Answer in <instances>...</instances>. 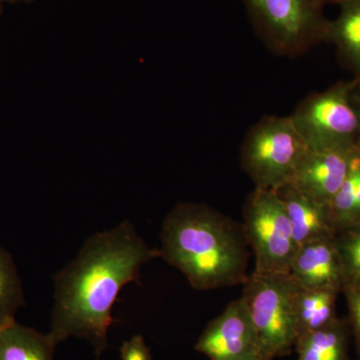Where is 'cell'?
Listing matches in <instances>:
<instances>
[{
  "label": "cell",
  "instance_id": "cell-9",
  "mask_svg": "<svg viewBox=\"0 0 360 360\" xmlns=\"http://www.w3.org/2000/svg\"><path fill=\"white\" fill-rule=\"evenodd\" d=\"M356 148L309 149L290 184L315 200L330 203L347 179Z\"/></svg>",
  "mask_w": 360,
  "mask_h": 360
},
{
  "label": "cell",
  "instance_id": "cell-7",
  "mask_svg": "<svg viewBox=\"0 0 360 360\" xmlns=\"http://www.w3.org/2000/svg\"><path fill=\"white\" fill-rule=\"evenodd\" d=\"M309 149L356 148L359 112L347 90L335 89L304 99L290 116Z\"/></svg>",
  "mask_w": 360,
  "mask_h": 360
},
{
  "label": "cell",
  "instance_id": "cell-12",
  "mask_svg": "<svg viewBox=\"0 0 360 360\" xmlns=\"http://www.w3.org/2000/svg\"><path fill=\"white\" fill-rule=\"evenodd\" d=\"M352 335L348 319L338 317L328 326L296 340L297 360H352L349 357Z\"/></svg>",
  "mask_w": 360,
  "mask_h": 360
},
{
  "label": "cell",
  "instance_id": "cell-11",
  "mask_svg": "<svg viewBox=\"0 0 360 360\" xmlns=\"http://www.w3.org/2000/svg\"><path fill=\"white\" fill-rule=\"evenodd\" d=\"M288 213L296 245L335 238V225L328 203L315 200L292 184L277 189Z\"/></svg>",
  "mask_w": 360,
  "mask_h": 360
},
{
  "label": "cell",
  "instance_id": "cell-24",
  "mask_svg": "<svg viewBox=\"0 0 360 360\" xmlns=\"http://www.w3.org/2000/svg\"></svg>",
  "mask_w": 360,
  "mask_h": 360
},
{
  "label": "cell",
  "instance_id": "cell-14",
  "mask_svg": "<svg viewBox=\"0 0 360 360\" xmlns=\"http://www.w3.org/2000/svg\"><path fill=\"white\" fill-rule=\"evenodd\" d=\"M340 295L335 291L298 286L295 298L297 338L324 328L338 319L336 302Z\"/></svg>",
  "mask_w": 360,
  "mask_h": 360
},
{
  "label": "cell",
  "instance_id": "cell-22",
  "mask_svg": "<svg viewBox=\"0 0 360 360\" xmlns=\"http://www.w3.org/2000/svg\"><path fill=\"white\" fill-rule=\"evenodd\" d=\"M315 1L319 2V4H323V2H328V1H338L340 2V4H342V2H345V0H315Z\"/></svg>",
  "mask_w": 360,
  "mask_h": 360
},
{
  "label": "cell",
  "instance_id": "cell-5",
  "mask_svg": "<svg viewBox=\"0 0 360 360\" xmlns=\"http://www.w3.org/2000/svg\"><path fill=\"white\" fill-rule=\"evenodd\" d=\"M241 224L255 255L253 271L290 274L297 245L288 213L277 191L255 187L243 206Z\"/></svg>",
  "mask_w": 360,
  "mask_h": 360
},
{
  "label": "cell",
  "instance_id": "cell-19",
  "mask_svg": "<svg viewBox=\"0 0 360 360\" xmlns=\"http://www.w3.org/2000/svg\"><path fill=\"white\" fill-rule=\"evenodd\" d=\"M348 307V322L354 335L357 354L360 360V284L347 285L342 290Z\"/></svg>",
  "mask_w": 360,
  "mask_h": 360
},
{
  "label": "cell",
  "instance_id": "cell-8",
  "mask_svg": "<svg viewBox=\"0 0 360 360\" xmlns=\"http://www.w3.org/2000/svg\"><path fill=\"white\" fill-rule=\"evenodd\" d=\"M195 349L210 360H258L262 357L257 329L241 296L206 326Z\"/></svg>",
  "mask_w": 360,
  "mask_h": 360
},
{
  "label": "cell",
  "instance_id": "cell-6",
  "mask_svg": "<svg viewBox=\"0 0 360 360\" xmlns=\"http://www.w3.org/2000/svg\"><path fill=\"white\" fill-rule=\"evenodd\" d=\"M253 22L272 46L296 53L324 37L328 22L315 0H243Z\"/></svg>",
  "mask_w": 360,
  "mask_h": 360
},
{
  "label": "cell",
  "instance_id": "cell-18",
  "mask_svg": "<svg viewBox=\"0 0 360 360\" xmlns=\"http://www.w3.org/2000/svg\"><path fill=\"white\" fill-rule=\"evenodd\" d=\"M335 241L345 271V286L359 285L360 224L338 229Z\"/></svg>",
  "mask_w": 360,
  "mask_h": 360
},
{
  "label": "cell",
  "instance_id": "cell-23",
  "mask_svg": "<svg viewBox=\"0 0 360 360\" xmlns=\"http://www.w3.org/2000/svg\"><path fill=\"white\" fill-rule=\"evenodd\" d=\"M258 360H274V359H269V357L262 356V357H260V359H258Z\"/></svg>",
  "mask_w": 360,
  "mask_h": 360
},
{
  "label": "cell",
  "instance_id": "cell-10",
  "mask_svg": "<svg viewBox=\"0 0 360 360\" xmlns=\"http://www.w3.org/2000/svg\"><path fill=\"white\" fill-rule=\"evenodd\" d=\"M290 274L300 288L342 293L345 271L335 238L317 239L298 246Z\"/></svg>",
  "mask_w": 360,
  "mask_h": 360
},
{
  "label": "cell",
  "instance_id": "cell-20",
  "mask_svg": "<svg viewBox=\"0 0 360 360\" xmlns=\"http://www.w3.org/2000/svg\"><path fill=\"white\" fill-rule=\"evenodd\" d=\"M122 360H153L150 349L141 335H134L120 347Z\"/></svg>",
  "mask_w": 360,
  "mask_h": 360
},
{
  "label": "cell",
  "instance_id": "cell-2",
  "mask_svg": "<svg viewBox=\"0 0 360 360\" xmlns=\"http://www.w3.org/2000/svg\"><path fill=\"white\" fill-rule=\"evenodd\" d=\"M248 246L243 224L210 206L186 202L163 220L158 251L194 290H212L245 283Z\"/></svg>",
  "mask_w": 360,
  "mask_h": 360
},
{
  "label": "cell",
  "instance_id": "cell-15",
  "mask_svg": "<svg viewBox=\"0 0 360 360\" xmlns=\"http://www.w3.org/2000/svg\"><path fill=\"white\" fill-rule=\"evenodd\" d=\"M340 18L328 23L324 37L333 39L343 53L360 65V0L342 2Z\"/></svg>",
  "mask_w": 360,
  "mask_h": 360
},
{
  "label": "cell",
  "instance_id": "cell-1",
  "mask_svg": "<svg viewBox=\"0 0 360 360\" xmlns=\"http://www.w3.org/2000/svg\"><path fill=\"white\" fill-rule=\"evenodd\" d=\"M158 257L134 225L124 220L85 240L77 257L54 276V304L49 335L56 345L84 338L96 360L108 347L112 307L120 291L139 281L143 264Z\"/></svg>",
  "mask_w": 360,
  "mask_h": 360
},
{
  "label": "cell",
  "instance_id": "cell-21",
  "mask_svg": "<svg viewBox=\"0 0 360 360\" xmlns=\"http://www.w3.org/2000/svg\"><path fill=\"white\" fill-rule=\"evenodd\" d=\"M359 224H360V148H359V179H357L356 207H355V224L354 225H359Z\"/></svg>",
  "mask_w": 360,
  "mask_h": 360
},
{
  "label": "cell",
  "instance_id": "cell-17",
  "mask_svg": "<svg viewBox=\"0 0 360 360\" xmlns=\"http://www.w3.org/2000/svg\"><path fill=\"white\" fill-rule=\"evenodd\" d=\"M359 148L355 150L350 162L349 170L340 188L333 196L329 207L331 217L338 229L352 226L355 224V207H356V187L359 179Z\"/></svg>",
  "mask_w": 360,
  "mask_h": 360
},
{
  "label": "cell",
  "instance_id": "cell-13",
  "mask_svg": "<svg viewBox=\"0 0 360 360\" xmlns=\"http://www.w3.org/2000/svg\"><path fill=\"white\" fill-rule=\"evenodd\" d=\"M56 342L13 321L0 326V360H53Z\"/></svg>",
  "mask_w": 360,
  "mask_h": 360
},
{
  "label": "cell",
  "instance_id": "cell-16",
  "mask_svg": "<svg viewBox=\"0 0 360 360\" xmlns=\"http://www.w3.org/2000/svg\"><path fill=\"white\" fill-rule=\"evenodd\" d=\"M25 292L18 267L11 253L0 248V326L15 321L25 305Z\"/></svg>",
  "mask_w": 360,
  "mask_h": 360
},
{
  "label": "cell",
  "instance_id": "cell-3",
  "mask_svg": "<svg viewBox=\"0 0 360 360\" xmlns=\"http://www.w3.org/2000/svg\"><path fill=\"white\" fill-rule=\"evenodd\" d=\"M243 285L241 297L257 329L262 356L274 359L290 355L297 340L295 319L297 284L290 274L253 271Z\"/></svg>",
  "mask_w": 360,
  "mask_h": 360
},
{
  "label": "cell",
  "instance_id": "cell-4",
  "mask_svg": "<svg viewBox=\"0 0 360 360\" xmlns=\"http://www.w3.org/2000/svg\"><path fill=\"white\" fill-rule=\"evenodd\" d=\"M309 149L290 116H269L246 135L241 165L257 188L277 191L290 184Z\"/></svg>",
  "mask_w": 360,
  "mask_h": 360
}]
</instances>
